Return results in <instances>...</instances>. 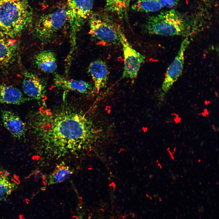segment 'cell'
Wrapping results in <instances>:
<instances>
[{"label": "cell", "instance_id": "ffe728a7", "mask_svg": "<svg viewBox=\"0 0 219 219\" xmlns=\"http://www.w3.org/2000/svg\"><path fill=\"white\" fill-rule=\"evenodd\" d=\"M77 214L75 219H93L90 216L87 214L85 210L82 206H78Z\"/></svg>", "mask_w": 219, "mask_h": 219}, {"label": "cell", "instance_id": "5bb4252c", "mask_svg": "<svg viewBox=\"0 0 219 219\" xmlns=\"http://www.w3.org/2000/svg\"><path fill=\"white\" fill-rule=\"evenodd\" d=\"M11 38L0 33V68L9 64L15 56V41Z\"/></svg>", "mask_w": 219, "mask_h": 219}, {"label": "cell", "instance_id": "2e32d148", "mask_svg": "<svg viewBox=\"0 0 219 219\" xmlns=\"http://www.w3.org/2000/svg\"><path fill=\"white\" fill-rule=\"evenodd\" d=\"M73 170L64 162L57 165L54 171L47 177V184L50 185L61 182L68 179Z\"/></svg>", "mask_w": 219, "mask_h": 219}, {"label": "cell", "instance_id": "8992f818", "mask_svg": "<svg viewBox=\"0 0 219 219\" xmlns=\"http://www.w3.org/2000/svg\"><path fill=\"white\" fill-rule=\"evenodd\" d=\"M67 21L66 9L60 8L41 16L36 22L35 30L42 41L50 40Z\"/></svg>", "mask_w": 219, "mask_h": 219}, {"label": "cell", "instance_id": "ac0fdd59", "mask_svg": "<svg viewBox=\"0 0 219 219\" xmlns=\"http://www.w3.org/2000/svg\"><path fill=\"white\" fill-rule=\"evenodd\" d=\"M127 2V0H106L105 9L114 13L122 18L125 13Z\"/></svg>", "mask_w": 219, "mask_h": 219}, {"label": "cell", "instance_id": "9a60e30c", "mask_svg": "<svg viewBox=\"0 0 219 219\" xmlns=\"http://www.w3.org/2000/svg\"><path fill=\"white\" fill-rule=\"evenodd\" d=\"M38 68L42 71L48 73L54 72L57 65L55 54L50 50H45L37 54L34 58Z\"/></svg>", "mask_w": 219, "mask_h": 219}, {"label": "cell", "instance_id": "9c48e42d", "mask_svg": "<svg viewBox=\"0 0 219 219\" xmlns=\"http://www.w3.org/2000/svg\"><path fill=\"white\" fill-rule=\"evenodd\" d=\"M1 118L4 127L13 136L19 139L25 137L26 124L17 114L10 110H3Z\"/></svg>", "mask_w": 219, "mask_h": 219}, {"label": "cell", "instance_id": "7c38bea8", "mask_svg": "<svg viewBox=\"0 0 219 219\" xmlns=\"http://www.w3.org/2000/svg\"><path fill=\"white\" fill-rule=\"evenodd\" d=\"M54 80L56 87L65 90L84 94H88L92 90L89 83L82 80L69 79L58 74L55 75Z\"/></svg>", "mask_w": 219, "mask_h": 219}, {"label": "cell", "instance_id": "30bf717a", "mask_svg": "<svg viewBox=\"0 0 219 219\" xmlns=\"http://www.w3.org/2000/svg\"><path fill=\"white\" fill-rule=\"evenodd\" d=\"M22 88L24 92L32 99L41 100L45 96V88L40 78L33 73L25 72Z\"/></svg>", "mask_w": 219, "mask_h": 219}, {"label": "cell", "instance_id": "3957f363", "mask_svg": "<svg viewBox=\"0 0 219 219\" xmlns=\"http://www.w3.org/2000/svg\"><path fill=\"white\" fill-rule=\"evenodd\" d=\"M144 29L149 34L165 36L182 35L189 37L192 33L190 26L173 9L149 16L144 25Z\"/></svg>", "mask_w": 219, "mask_h": 219}, {"label": "cell", "instance_id": "e0dca14e", "mask_svg": "<svg viewBox=\"0 0 219 219\" xmlns=\"http://www.w3.org/2000/svg\"><path fill=\"white\" fill-rule=\"evenodd\" d=\"M162 7L159 0H137L132 7L134 10L145 12L157 11Z\"/></svg>", "mask_w": 219, "mask_h": 219}, {"label": "cell", "instance_id": "5b68a950", "mask_svg": "<svg viewBox=\"0 0 219 219\" xmlns=\"http://www.w3.org/2000/svg\"><path fill=\"white\" fill-rule=\"evenodd\" d=\"M94 1L67 0L66 9L71 29V51L75 49L77 33L92 12Z\"/></svg>", "mask_w": 219, "mask_h": 219}, {"label": "cell", "instance_id": "52a82bcc", "mask_svg": "<svg viewBox=\"0 0 219 219\" xmlns=\"http://www.w3.org/2000/svg\"><path fill=\"white\" fill-rule=\"evenodd\" d=\"M120 40L121 44L124 57V68L122 78H135L137 75L145 57L132 47L126 38L121 27L119 31Z\"/></svg>", "mask_w": 219, "mask_h": 219}, {"label": "cell", "instance_id": "44dd1931", "mask_svg": "<svg viewBox=\"0 0 219 219\" xmlns=\"http://www.w3.org/2000/svg\"><path fill=\"white\" fill-rule=\"evenodd\" d=\"M179 0H159L162 6L171 7L175 6L178 2Z\"/></svg>", "mask_w": 219, "mask_h": 219}, {"label": "cell", "instance_id": "ba28073f", "mask_svg": "<svg viewBox=\"0 0 219 219\" xmlns=\"http://www.w3.org/2000/svg\"><path fill=\"white\" fill-rule=\"evenodd\" d=\"M190 42L188 37L183 40L177 55L168 68L162 86L164 92H168L181 75L184 64V53Z\"/></svg>", "mask_w": 219, "mask_h": 219}, {"label": "cell", "instance_id": "d6986e66", "mask_svg": "<svg viewBox=\"0 0 219 219\" xmlns=\"http://www.w3.org/2000/svg\"><path fill=\"white\" fill-rule=\"evenodd\" d=\"M16 184L7 179L0 182V201L5 200L15 189Z\"/></svg>", "mask_w": 219, "mask_h": 219}, {"label": "cell", "instance_id": "7a4b0ae2", "mask_svg": "<svg viewBox=\"0 0 219 219\" xmlns=\"http://www.w3.org/2000/svg\"><path fill=\"white\" fill-rule=\"evenodd\" d=\"M33 16L27 0H0V33L16 36L30 25Z\"/></svg>", "mask_w": 219, "mask_h": 219}, {"label": "cell", "instance_id": "277c9868", "mask_svg": "<svg viewBox=\"0 0 219 219\" xmlns=\"http://www.w3.org/2000/svg\"><path fill=\"white\" fill-rule=\"evenodd\" d=\"M89 33L105 44H121L119 31L121 26L112 15L106 12L92 13L89 18Z\"/></svg>", "mask_w": 219, "mask_h": 219}, {"label": "cell", "instance_id": "6da1fadb", "mask_svg": "<svg viewBox=\"0 0 219 219\" xmlns=\"http://www.w3.org/2000/svg\"><path fill=\"white\" fill-rule=\"evenodd\" d=\"M36 115L31 126L48 159L85 153L97 137V131L86 113L71 106L54 109L43 107Z\"/></svg>", "mask_w": 219, "mask_h": 219}, {"label": "cell", "instance_id": "7402d4cb", "mask_svg": "<svg viewBox=\"0 0 219 219\" xmlns=\"http://www.w3.org/2000/svg\"><path fill=\"white\" fill-rule=\"evenodd\" d=\"M9 174L5 170H0V182L5 179H8Z\"/></svg>", "mask_w": 219, "mask_h": 219}, {"label": "cell", "instance_id": "8fae6325", "mask_svg": "<svg viewBox=\"0 0 219 219\" xmlns=\"http://www.w3.org/2000/svg\"><path fill=\"white\" fill-rule=\"evenodd\" d=\"M88 71L94 82L95 90L99 92L107 84L109 74L107 66L103 61L97 60L90 63Z\"/></svg>", "mask_w": 219, "mask_h": 219}, {"label": "cell", "instance_id": "4fadbf2b", "mask_svg": "<svg viewBox=\"0 0 219 219\" xmlns=\"http://www.w3.org/2000/svg\"><path fill=\"white\" fill-rule=\"evenodd\" d=\"M30 99L16 87L5 84L0 85V103L20 105Z\"/></svg>", "mask_w": 219, "mask_h": 219}]
</instances>
